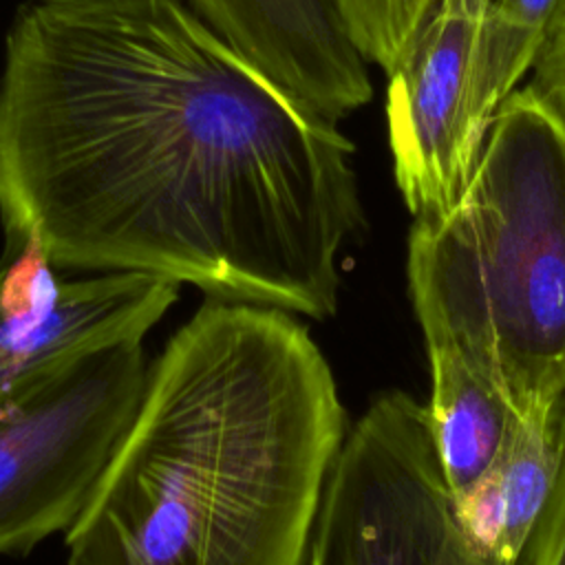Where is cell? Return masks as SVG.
I'll return each mask as SVG.
<instances>
[{
  "instance_id": "1",
  "label": "cell",
  "mask_w": 565,
  "mask_h": 565,
  "mask_svg": "<svg viewBox=\"0 0 565 565\" xmlns=\"http://www.w3.org/2000/svg\"><path fill=\"white\" fill-rule=\"evenodd\" d=\"M353 152L188 0H29L7 31L0 218L60 271L324 320L366 225Z\"/></svg>"
},
{
  "instance_id": "2",
  "label": "cell",
  "mask_w": 565,
  "mask_h": 565,
  "mask_svg": "<svg viewBox=\"0 0 565 565\" xmlns=\"http://www.w3.org/2000/svg\"><path fill=\"white\" fill-rule=\"evenodd\" d=\"M347 435L296 313L205 296L148 366L77 521L68 565H307Z\"/></svg>"
},
{
  "instance_id": "3",
  "label": "cell",
  "mask_w": 565,
  "mask_h": 565,
  "mask_svg": "<svg viewBox=\"0 0 565 565\" xmlns=\"http://www.w3.org/2000/svg\"><path fill=\"white\" fill-rule=\"evenodd\" d=\"M406 274L426 344L459 351L521 419L565 411V128L530 86L457 203L415 218Z\"/></svg>"
},
{
  "instance_id": "4",
  "label": "cell",
  "mask_w": 565,
  "mask_h": 565,
  "mask_svg": "<svg viewBox=\"0 0 565 565\" xmlns=\"http://www.w3.org/2000/svg\"><path fill=\"white\" fill-rule=\"evenodd\" d=\"M307 565H497L463 530L426 406L377 395L327 477Z\"/></svg>"
},
{
  "instance_id": "5",
  "label": "cell",
  "mask_w": 565,
  "mask_h": 565,
  "mask_svg": "<svg viewBox=\"0 0 565 565\" xmlns=\"http://www.w3.org/2000/svg\"><path fill=\"white\" fill-rule=\"evenodd\" d=\"M141 342L102 351L0 417V554L68 532L141 399Z\"/></svg>"
},
{
  "instance_id": "6",
  "label": "cell",
  "mask_w": 565,
  "mask_h": 565,
  "mask_svg": "<svg viewBox=\"0 0 565 565\" xmlns=\"http://www.w3.org/2000/svg\"><path fill=\"white\" fill-rule=\"evenodd\" d=\"M179 282L99 271L64 280L38 241L0 260V417L84 360L146 333L179 300Z\"/></svg>"
},
{
  "instance_id": "7",
  "label": "cell",
  "mask_w": 565,
  "mask_h": 565,
  "mask_svg": "<svg viewBox=\"0 0 565 565\" xmlns=\"http://www.w3.org/2000/svg\"><path fill=\"white\" fill-rule=\"evenodd\" d=\"M492 0H437L388 75L386 130L393 174L408 212L433 216L463 194L486 143L477 77Z\"/></svg>"
},
{
  "instance_id": "8",
  "label": "cell",
  "mask_w": 565,
  "mask_h": 565,
  "mask_svg": "<svg viewBox=\"0 0 565 565\" xmlns=\"http://www.w3.org/2000/svg\"><path fill=\"white\" fill-rule=\"evenodd\" d=\"M287 93L340 121L369 104V62L335 0H188Z\"/></svg>"
},
{
  "instance_id": "9",
  "label": "cell",
  "mask_w": 565,
  "mask_h": 565,
  "mask_svg": "<svg viewBox=\"0 0 565 565\" xmlns=\"http://www.w3.org/2000/svg\"><path fill=\"white\" fill-rule=\"evenodd\" d=\"M563 417H516L501 452L479 481L455 497L472 543L497 565H514L556 486Z\"/></svg>"
},
{
  "instance_id": "10",
  "label": "cell",
  "mask_w": 565,
  "mask_h": 565,
  "mask_svg": "<svg viewBox=\"0 0 565 565\" xmlns=\"http://www.w3.org/2000/svg\"><path fill=\"white\" fill-rule=\"evenodd\" d=\"M433 441L455 497L470 490L501 452L516 413L468 360L448 344L428 342Z\"/></svg>"
},
{
  "instance_id": "11",
  "label": "cell",
  "mask_w": 565,
  "mask_h": 565,
  "mask_svg": "<svg viewBox=\"0 0 565 565\" xmlns=\"http://www.w3.org/2000/svg\"><path fill=\"white\" fill-rule=\"evenodd\" d=\"M563 11L565 0H492L477 77V117L488 132L497 110L532 68Z\"/></svg>"
},
{
  "instance_id": "12",
  "label": "cell",
  "mask_w": 565,
  "mask_h": 565,
  "mask_svg": "<svg viewBox=\"0 0 565 565\" xmlns=\"http://www.w3.org/2000/svg\"><path fill=\"white\" fill-rule=\"evenodd\" d=\"M347 31L364 55L386 75L408 53L437 0H335Z\"/></svg>"
},
{
  "instance_id": "13",
  "label": "cell",
  "mask_w": 565,
  "mask_h": 565,
  "mask_svg": "<svg viewBox=\"0 0 565 565\" xmlns=\"http://www.w3.org/2000/svg\"><path fill=\"white\" fill-rule=\"evenodd\" d=\"M514 565H565V417L556 486Z\"/></svg>"
},
{
  "instance_id": "14",
  "label": "cell",
  "mask_w": 565,
  "mask_h": 565,
  "mask_svg": "<svg viewBox=\"0 0 565 565\" xmlns=\"http://www.w3.org/2000/svg\"><path fill=\"white\" fill-rule=\"evenodd\" d=\"M565 128V11L547 33L527 84Z\"/></svg>"
}]
</instances>
